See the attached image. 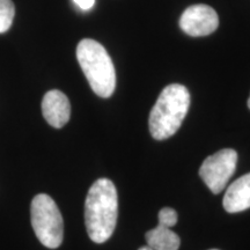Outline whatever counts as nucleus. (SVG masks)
I'll return each instance as SVG.
<instances>
[{
  "mask_svg": "<svg viewBox=\"0 0 250 250\" xmlns=\"http://www.w3.org/2000/svg\"><path fill=\"white\" fill-rule=\"evenodd\" d=\"M118 217V196L115 184L99 179L92 184L85 202V223L93 242L104 243L110 239Z\"/></svg>",
  "mask_w": 250,
  "mask_h": 250,
  "instance_id": "f257e3e1",
  "label": "nucleus"
},
{
  "mask_svg": "<svg viewBox=\"0 0 250 250\" xmlns=\"http://www.w3.org/2000/svg\"><path fill=\"white\" fill-rule=\"evenodd\" d=\"M190 107V93L187 87L173 83L165 87L149 114V132L156 140L174 136L180 129Z\"/></svg>",
  "mask_w": 250,
  "mask_h": 250,
  "instance_id": "f03ea898",
  "label": "nucleus"
},
{
  "mask_svg": "<svg viewBox=\"0 0 250 250\" xmlns=\"http://www.w3.org/2000/svg\"><path fill=\"white\" fill-rule=\"evenodd\" d=\"M77 58L93 92L100 98H110L116 88V72L104 46L90 39L80 41Z\"/></svg>",
  "mask_w": 250,
  "mask_h": 250,
  "instance_id": "7ed1b4c3",
  "label": "nucleus"
},
{
  "mask_svg": "<svg viewBox=\"0 0 250 250\" xmlns=\"http://www.w3.org/2000/svg\"><path fill=\"white\" fill-rule=\"evenodd\" d=\"M31 226L37 239L46 248L56 249L64 239V221L57 204L51 197L40 193L30 206Z\"/></svg>",
  "mask_w": 250,
  "mask_h": 250,
  "instance_id": "20e7f679",
  "label": "nucleus"
},
{
  "mask_svg": "<svg viewBox=\"0 0 250 250\" xmlns=\"http://www.w3.org/2000/svg\"><path fill=\"white\" fill-rule=\"evenodd\" d=\"M237 153L232 148L220 149L205 159L199 176L212 192L218 195L226 188L228 181L235 173Z\"/></svg>",
  "mask_w": 250,
  "mask_h": 250,
  "instance_id": "39448f33",
  "label": "nucleus"
},
{
  "mask_svg": "<svg viewBox=\"0 0 250 250\" xmlns=\"http://www.w3.org/2000/svg\"><path fill=\"white\" fill-rule=\"evenodd\" d=\"M219 18L217 12L208 5L188 7L180 19V27L188 35L198 37L210 35L217 30Z\"/></svg>",
  "mask_w": 250,
  "mask_h": 250,
  "instance_id": "423d86ee",
  "label": "nucleus"
},
{
  "mask_svg": "<svg viewBox=\"0 0 250 250\" xmlns=\"http://www.w3.org/2000/svg\"><path fill=\"white\" fill-rule=\"evenodd\" d=\"M42 112L51 126L61 129L70 121L71 116V104L67 96L58 89L49 90L43 98Z\"/></svg>",
  "mask_w": 250,
  "mask_h": 250,
  "instance_id": "0eeeda50",
  "label": "nucleus"
},
{
  "mask_svg": "<svg viewBox=\"0 0 250 250\" xmlns=\"http://www.w3.org/2000/svg\"><path fill=\"white\" fill-rule=\"evenodd\" d=\"M223 205L228 213H237L250 208V173L239 177L227 188Z\"/></svg>",
  "mask_w": 250,
  "mask_h": 250,
  "instance_id": "6e6552de",
  "label": "nucleus"
},
{
  "mask_svg": "<svg viewBox=\"0 0 250 250\" xmlns=\"http://www.w3.org/2000/svg\"><path fill=\"white\" fill-rule=\"evenodd\" d=\"M146 242L153 250H179L181 240L170 228L158 225L146 233Z\"/></svg>",
  "mask_w": 250,
  "mask_h": 250,
  "instance_id": "1a4fd4ad",
  "label": "nucleus"
},
{
  "mask_svg": "<svg viewBox=\"0 0 250 250\" xmlns=\"http://www.w3.org/2000/svg\"><path fill=\"white\" fill-rule=\"evenodd\" d=\"M15 7L12 0H0V33H5L12 26Z\"/></svg>",
  "mask_w": 250,
  "mask_h": 250,
  "instance_id": "9d476101",
  "label": "nucleus"
},
{
  "mask_svg": "<svg viewBox=\"0 0 250 250\" xmlns=\"http://www.w3.org/2000/svg\"><path fill=\"white\" fill-rule=\"evenodd\" d=\"M179 220V214L171 208H164L159 212V225L165 227H173Z\"/></svg>",
  "mask_w": 250,
  "mask_h": 250,
  "instance_id": "9b49d317",
  "label": "nucleus"
},
{
  "mask_svg": "<svg viewBox=\"0 0 250 250\" xmlns=\"http://www.w3.org/2000/svg\"><path fill=\"white\" fill-rule=\"evenodd\" d=\"M76 4L79 6L81 9L83 11H87V9H90L95 4V0H73Z\"/></svg>",
  "mask_w": 250,
  "mask_h": 250,
  "instance_id": "f8f14e48",
  "label": "nucleus"
},
{
  "mask_svg": "<svg viewBox=\"0 0 250 250\" xmlns=\"http://www.w3.org/2000/svg\"><path fill=\"white\" fill-rule=\"evenodd\" d=\"M138 250H153L151 247H148V246H145V247H142V248H139Z\"/></svg>",
  "mask_w": 250,
  "mask_h": 250,
  "instance_id": "ddd939ff",
  "label": "nucleus"
},
{
  "mask_svg": "<svg viewBox=\"0 0 250 250\" xmlns=\"http://www.w3.org/2000/svg\"><path fill=\"white\" fill-rule=\"evenodd\" d=\"M248 107L250 109V96H249V99H248Z\"/></svg>",
  "mask_w": 250,
  "mask_h": 250,
  "instance_id": "4468645a",
  "label": "nucleus"
},
{
  "mask_svg": "<svg viewBox=\"0 0 250 250\" xmlns=\"http://www.w3.org/2000/svg\"><path fill=\"white\" fill-rule=\"evenodd\" d=\"M211 250H218V249H211Z\"/></svg>",
  "mask_w": 250,
  "mask_h": 250,
  "instance_id": "2eb2a0df",
  "label": "nucleus"
}]
</instances>
